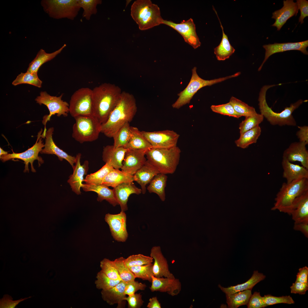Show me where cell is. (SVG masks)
I'll return each instance as SVG.
<instances>
[{
    "mask_svg": "<svg viewBox=\"0 0 308 308\" xmlns=\"http://www.w3.org/2000/svg\"><path fill=\"white\" fill-rule=\"evenodd\" d=\"M137 110L135 99L131 94L122 92L118 103L106 121L101 124V133L112 137L125 124L131 121Z\"/></svg>",
    "mask_w": 308,
    "mask_h": 308,
    "instance_id": "6da1fadb",
    "label": "cell"
},
{
    "mask_svg": "<svg viewBox=\"0 0 308 308\" xmlns=\"http://www.w3.org/2000/svg\"><path fill=\"white\" fill-rule=\"evenodd\" d=\"M92 90L94 116L102 124L118 103L122 92L119 86L109 83L102 84Z\"/></svg>",
    "mask_w": 308,
    "mask_h": 308,
    "instance_id": "7a4b0ae2",
    "label": "cell"
},
{
    "mask_svg": "<svg viewBox=\"0 0 308 308\" xmlns=\"http://www.w3.org/2000/svg\"><path fill=\"white\" fill-rule=\"evenodd\" d=\"M276 85H266L261 89L258 99V106L260 114L269 123L273 125L295 126L296 122L292 115L294 111L304 102L301 99L285 107L280 113L274 112L268 105L266 100V93L270 88Z\"/></svg>",
    "mask_w": 308,
    "mask_h": 308,
    "instance_id": "3957f363",
    "label": "cell"
},
{
    "mask_svg": "<svg viewBox=\"0 0 308 308\" xmlns=\"http://www.w3.org/2000/svg\"><path fill=\"white\" fill-rule=\"evenodd\" d=\"M131 15L140 30H145L162 24L160 9L150 0H137L131 8Z\"/></svg>",
    "mask_w": 308,
    "mask_h": 308,
    "instance_id": "277c9868",
    "label": "cell"
},
{
    "mask_svg": "<svg viewBox=\"0 0 308 308\" xmlns=\"http://www.w3.org/2000/svg\"><path fill=\"white\" fill-rule=\"evenodd\" d=\"M181 150L177 146L166 149L152 148L145 153L147 161L160 173L172 174L179 164Z\"/></svg>",
    "mask_w": 308,
    "mask_h": 308,
    "instance_id": "5b68a950",
    "label": "cell"
},
{
    "mask_svg": "<svg viewBox=\"0 0 308 308\" xmlns=\"http://www.w3.org/2000/svg\"><path fill=\"white\" fill-rule=\"evenodd\" d=\"M308 190V179L303 178L290 183H283L277 193L271 210H277L290 215L292 204L298 196Z\"/></svg>",
    "mask_w": 308,
    "mask_h": 308,
    "instance_id": "8992f818",
    "label": "cell"
},
{
    "mask_svg": "<svg viewBox=\"0 0 308 308\" xmlns=\"http://www.w3.org/2000/svg\"><path fill=\"white\" fill-rule=\"evenodd\" d=\"M72 137L81 143L97 140L101 133L102 124L94 116H79L74 118Z\"/></svg>",
    "mask_w": 308,
    "mask_h": 308,
    "instance_id": "52a82bcc",
    "label": "cell"
},
{
    "mask_svg": "<svg viewBox=\"0 0 308 308\" xmlns=\"http://www.w3.org/2000/svg\"><path fill=\"white\" fill-rule=\"evenodd\" d=\"M197 68L194 67L192 70V75L190 81L185 88L178 94L179 97L172 106L179 109L187 104L190 103L193 96L200 89L206 86L223 82L226 80L239 76L240 72H236L231 75L211 80H205L200 77L196 72Z\"/></svg>",
    "mask_w": 308,
    "mask_h": 308,
    "instance_id": "ba28073f",
    "label": "cell"
},
{
    "mask_svg": "<svg viewBox=\"0 0 308 308\" xmlns=\"http://www.w3.org/2000/svg\"><path fill=\"white\" fill-rule=\"evenodd\" d=\"M40 3L44 11L55 19L73 20L81 8L78 0H42Z\"/></svg>",
    "mask_w": 308,
    "mask_h": 308,
    "instance_id": "9c48e42d",
    "label": "cell"
},
{
    "mask_svg": "<svg viewBox=\"0 0 308 308\" xmlns=\"http://www.w3.org/2000/svg\"><path fill=\"white\" fill-rule=\"evenodd\" d=\"M69 113L74 118L79 116H94L92 90L82 88L76 91L70 99Z\"/></svg>",
    "mask_w": 308,
    "mask_h": 308,
    "instance_id": "30bf717a",
    "label": "cell"
},
{
    "mask_svg": "<svg viewBox=\"0 0 308 308\" xmlns=\"http://www.w3.org/2000/svg\"><path fill=\"white\" fill-rule=\"evenodd\" d=\"M42 129L38 133L37 138L35 144L31 148L28 149L25 151L19 153H16L14 152L11 154H8L2 155L0 157L1 160L3 162L14 159H17L23 161L25 164V169L24 171V172H29V164L30 163L31 165V171L33 172H36V170L33 167V163L36 160H38L39 165L44 163V161L42 158L38 156V154L44 147L43 140L41 137V133Z\"/></svg>",
    "mask_w": 308,
    "mask_h": 308,
    "instance_id": "8fae6325",
    "label": "cell"
},
{
    "mask_svg": "<svg viewBox=\"0 0 308 308\" xmlns=\"http://www.w3.org/2000/svg\"><path fill=\"white\" fill-rule=\"evenodd\" d=\"M62 96L63 94L59 97L51 96L45 91H41L40 95L35 99L37 103L40 105H45L49 111V114L44 116L43 118L42 123L45 125L44 129H46V122L50 120L52 115L57 114L58 117L61 115L64 117L68 116L69 113V104L62 100Z\"/></svg>",
    "mask_w": 308,
    "mask_h": 308,
    "instance_id": "7c38bea8",
    "label": "cell"
},
{
    "mask_svg": "<svg viewBox=\"0 0 308 308\" xmlns=\"http://www.w3.org/2000/svg\"><path fill=\"white\" fill-rule=\"evenodd\" d=\"M152 148H169L177 146L180 135L173 130H166L152 132L141 131Z\"/></svg>",
    "mask_w": 308,
    "mask_h": 308,
    "instance_id": "4fadbf2b",
    "label": "cell"
},
{
    "mask_svg": "<svg viewBox=\"0 0 308 308\" xmlns=\"http://www.w3.org/2000/svg\"><path fill=\"white\" fill-rule=\"evenodd\" d=\"M162 24L170 27L182 36L185 41L195 49L200 46L201 43L197 35L195 25L192 19L183 20L180 23L163 19Z\"/></svg>",
    "mask_w": 308,
    "mask_h": 308,
    "instance_id": "5bb4252c",
    "label": "cell"
},
{
    "mask_svg": "<svg viewBox=\"0 0 308 308\" xmlns=\"http://www.w3.org/2000/svg\"><path fill=\"white\" fill-rule=\"evenodd\" d=\"M105 220L109 226L111 234L115 240L124 242L127 240L128 234L126 229V216L125 212L115 214L108 213Z\"/></svg>",
    "mask_w": 308,
    "mask_h": 308,
    "instance_id": "9a60e30c",
    "label": "cell"
},
{
    "mask_svg": "<svg viewBox=\"0 0 308 308\" xmlns=\"http://www.w3.org/2000/svg\"><path fill=\"white\" fill-rule=\"evenodd\" d=\"M147 151L143 150H128L126 152L121 168V171L133 175L146 163Z\"/></svg>",
    "mask_w": 308,
    "mask_h": 308,
    "instance_id": "2e32d148",
    "label": "cell"
},
{
    "mask_svg": "<svg viewBox=\"0 0 308 308\" xmlns=\"http://www.w3.org/2000/svg\"><path fill=\"white\" fill-rule=\"evenodd\" d=\"M308 46V40L295 42L283 43H275L273 44L264 45L263 47L265 50L264 59L259 67L258 70L260 71L264 63L272 55L275 53L290 50H298L305 54L308 55L307 48Z\"/></svg>",
    "mask_w": 308,
    "mask_h": 308,
    "instance_id": "e0dca14e",
    "label": "cell"
},
{
    "mask_svg": "<svg viewBox=\"0 0 308 308\" xmlns=\"http://www.w3.org/2000/svg\"><path fill=\"white\" fill-rule=\"evenodd\" d=\"M151 283L149 289L152 292L167 293L171 296H174L179 294L181 289V282L175 277H157L153 275Z\"/></svg>",
    "mask_w": 308,
    "mask_h": 308,
    "instance_id": "ac0fdd59",
    "label": "cell"
},
{
    "mask_svg": "<svg viewBox=\"0 0 308 308\" xmlns=\"http://www.w3.org/2000/svg\"><path fill=\"white\" fill-rule=\"evenodd\" d=\"M81 154L78 153L76 157L75 165L72 167L73 174L70 175L67 182L70 186L72 191L78 195L80 194V189L83 185L82 182L84 180V176L87 174L88 170V161H84L81 165L80 159Z\"/></svg>",
    "mask_w": 308,
    "mask_h": 308,
    "instance_id": "d6986e66",
    "label": "cell"
},
{
    "mask_svg": "<svg viewBox=\"0 0 308 308\" xmlns=\"http://www.w3.org/2000/svg\"><path fill=\"white\" fill-rule=\"evenodd\" d=\"M150 256L154 260L153 266L154 276L157 277H175L169 270L167 261L163 255L160 246L153 247Z\"/></svg>",
    "mask_w": 308,
    "mask_h": 308,
    "instance_id": "ffe728a7",
    "label": "cell"
},
{
    "mask_svg": "<svg viewBox=\"0 0 308 308\" xmlns=\"http://www.w3.org/2000/svg\"><path fill=\"white\" fill-rule=\"evenodd\" d=\"M303 143L295 142L290 144L284 151L283 158L291 162L298 161L308 169V151Z\"/></svg>",
    "mask_w": 308,
    "mask_h": 308,
    "instance_id": "44dd1931",
    "label": "cell"
},
{
    "mask_svg": "<svg viewBox=\"0 0 308 308\" xmlns=\"http://www.w3.org/2000/svg\"><path fill=\"white\" fill-rule=\"evenodd\" d=\"M54 131L53 127L49 128L46 131L44 148L40 152L41 154H54L56 155L58 159L62 161L63 159L66 160L73 167L75 163L76 157L68 154L59 148L53 141L52 135Z\"/></svg>",
    "mask_w": 308,
    "mask_h": 308,
    "instance_id": "7402d4cb",
    "label": "cell"
},
{
    "mask_svg": "<svg viewBox=\"0 0 308 308\" xmlns=\"http://www.w3.org/2000/svg\"><path fill=\"white\" fill-rule=\"evenodd\" d=\"M283 5L281 9L272 13L271 18L275 20V22L271 26L276 27L278 31L289 19L296 16L298 11L297 4L293 0H284Z\"/></svg>",
    "mask_w": 308,
    "mask_h": 308,
    "instance_id": "603a6c76",
    "label": "cell"
},
{
    "mask_svg": "<svg viewBox=\"0 0 308 308\" xmlns=\"http://www.w3.org/2000/svg\"><path fill=\"white\" fill-rule=\"evenodd\" d=\"M126 282L121 281L113 287L107 290H102V299L110 305L117 304V308L124 307L126 295L124 291Z\"/></svg>",
    "mask_w": 308,
    "mask_h": 308,
    "instance_id": "cb8c5ba5",
    "label": "cell"
},
{
    "mask_svg": "<svg viewBox=\"0 0 308 308\" xmlns=\"http://www.w3.org/2000/svg\"><path fill=\"white\" fill-rule=\"evenodd\" d=\"M115 196L121 208V211L128 210L127 203L128 197L132 194H139L141 189L137 187L133 182L123 183L113 189Z\"/></svg>",
    "mask_w": 308,
    "mask_h": 308,
    "instance_id": "d4e9b609",
    "label": "cell"
},
{
    "mask_svg": "<svg viewBox=\"0 0 308 308\" xmlns=\"http://www.w3.org/2000/svg\"><path fill=\"white\" fill-rule=\"evenodd\" d=\"M290 215L294 222L308 221V190L294 200Z\"/></svg>",
    "mask_w": 308,
    "mask_h": 308,
    "instance_id": "484cf974",
    "label": "cell"
},
{
    "mask_svg": "<svg viewBox=\"0 0 308 308\" xmlns=\"http://www.w3.org/2000/svg\"><path fill=\"white\" fill-rule=\"evenodd\" d=\"M281 165L283 170V177L290 183L303 178L308 179V169L303 166L295 164L283 158Z\"/></svg>",
    "mask_w": 308,
    "mask_h": 308,
    "instance_id": "4316f807",
    "label": "cell"
},
{
    "mask_svg": "<svg viewBox=\"0 0 308 308\" xmlns=\"http://www.w3.org/2000/svg\"><path fill=\"white\" fill-rule=\"evenodd\" d=\"M127 149L123 147L115 148L113 145L105 147L102 152V160L110 163L116 169H121L125 153Z\"/></svg>",
    "mask_w": 308,
    "mask_h": 308,
    "instance_id": "83f0119b",
    "label": "cell"
},
{
    "mask_svg": "<svg viewBox=\"0 0 308 308\" xmlns=\"http://www.w3.org/2000/svg\"><path fill=\"white\" fill-rule=\"evenodd\" d=\"M159 171L147 161L145 164L133 175V181L141 186L142 193L145 194L146 185L149 183L153 178L159 173Z\"/></svg>",
    "mask_w": 308,
    "mask_h": 308,
    "instance_id": "f1b7e54d",
    "label": "cell"
},
{
    "mask_svg": "<svg viewBox=\"0 0 308 308\" xmlns=\"http://www.w3.org/2000/svg\"><path fill=\"white\" fill-rule=\"evenodd\" d=\"M85 192L93 191L96 193L98 195L97 200L101 202L106 200L113 206H115L119 204L116 198L113 189H109L108 187L104 184L90 185L83 184L81 187Z\"/></svg>",
    "mask_w": 308,
    "mask_h": 308,
    "instance_id": "f546056e",
    "label": "cell"
},
{
    "mask_svg": "<svg viewBox=\"0 0 308 308\" xmlns=\"http://www.w3.org/2000/svg\"><path fill=\"white\" fill-rule=\"evenodd\" d=\"M266 277L263 273L255 270L254 271L250 278L245 283L226 288L222 286L220 284L218 285V287L226 294H231L245 290H252L256 285L264 280Z\"/></svg>",
    "mask_w": 308,
    "mask_h": 308,
    "instance_id": "4dcf8cb0",
    "label": "cell"
},
{
    "mask_svg": "<svg viewBox=\"0 0 308 308\" xmlns=\"http://www.w3.org/2000/svg\"><path fill=\"white\" fill-rule=\"evenodd\" d=\"M66 46V44H64L59 49L51 53H46L44 50L41 49L38 52L36 57L29 64L27 72L37 73L41 65L54 58Z\"/></svg>",
    "mask_w": 308,
    "mask_h": 308,
    "instance_id": "1f68e13d",
    "label": "cell"
},
{
    "mask_svg": "<svg viewBox=\"0 0 308 308\" xmlns=\"http://www.w3.org/2000/svg\"><path fill=\"white\" fill-rule=\"evenodd\" d=\"M213 9L218 19L222 31V37L221 41L219 44L214 48V52L218 60H224L228 58L234 53L235 49L231 45L227 36L225 33L223 28L217 12L214 7H213Z\"/></svg>",
    "mask_w": 308,
    "mask_h": 308,
    "instance_id": "d6a6232c",
    "label": "cell"
},
{
    "mask_svg": "<svg viewBox=\"0 0 308 308\" xmlns=\"http://www.w3.org/2000/svg\"><path fill=\"white\" fill-rule=\"evenodd\" d=\"M132 135L127 144L124 147L128 150H143L147 151L152 148L150 144L136 127L131 126Z\"/></svg>",
    "mask_w": 308,
    "mask_h": 308,
    "instance_id": "836d02e7",
    "label": "cell"
},
{
    "mask_svg": "<svg viewBox=\"0 0 308 308\" xmlns=\"http://www.w3.org/2000/svg\"><path fill=\"white\" fill-rule=\"evenodd\" d=\"M133 181V175L114 169L106 176L102 184L114 188L123 183Z\"/></svg>",
    "mask_w": 308,
    "mask_h": 308,
    "instance_id": "e575fe53",
    "label": "cell"
},
{
    "mask_svg": "<svg viewBox=\"0 0 308 308\" xmlns=\"http://www.w3.org/2000/svg\"><path fill=\"white\" fill-rule=\"evenodd\" d=\"M167 176L166 174L159 173L156 175L149 183L147 189L149 193H154L158 195L162 201L165 199V188Z\"/></svg>",
    "mask_w": 308,
    "mask_h": 308,
    "instance_id": "d590c367",
    "label": "cell"
},
{
    "mask_svg": "<svg viewBox=\"0 0 308 308\" xmlns=\"http://www.w3.org/2000/svg\"><path fill=\"white\" fill-rule=\"evenodd\" d=\"M261 131L260 127L257 126L240 134L239 139L235 141V144L238 147L246 148L250 145L257 142Z\"/></svg>",
    "mask_w": 308,
    "mask_h": 308,
    "instance_id": "8d00e7d4",
    "label": "cell"
},
{
    "mask_svg": "<svg viewBox=\"0 0 308 308\" xmlns=\"http://www.w3.org/2000/svg\"><path fill=\"white\" fill-rule=\"evenodd\" d=\"M252 295V290H247L231 294H226V303L229 308H237L247 305Z\"/></svg>",
    "mask_w": 308,
    "mask_h": 308,
    "instance_id": "74e56055",
    "label": "cell"
},
{
    "mask_svg": "<svg viewBox=\"0 0 308 308\" xmlns=\"http://www.w3.org/2000/svg\"><path fill=\"white\" fill-rule=\"evenodd\" d=\"M114 169L108 163L105 164L96 172L86 175L84 181L90 185H98L102 184L106 176Z\"/></svg>",
    "mask_w": 308,
    "mask_h": 308,
    "instance_id": "f35d334b",
    "label": "cell"
},
{
    "mask_svg": "<svg viewBox=\"0 0 308 308\" xmlns=\"http://www.w3.org/2000/svg\"><path fill=\"white\" fill-rule=\"evenodd\" d=\"M131 126L127 123L121 127L113 137L115 148L125 147L129 141L132 135Z\"/></svg>",
    "mask_w": 308,
    "mask_h": 308,
    "instance_id": "ab89813d",
    "label": "cell"
},
{
    "mask_svg": "<svg viewBox=\"0 0 308 308\" xmlns=\"http://www.w3.org/2000/svg\"><path fill=\"white\" fill-rule=\"evenodd\" d=\"M42 83V81L38 78L37 73L28 72L21 73L18 75L12 83L15 86L21 84H28L38 88L41 87Z\"/></svg>",
    "mask_w": 308,
    "mask_h": 308,
    "instance_id": "60d3db41",
    "label": "cell"
},
{
    "mask_svg": "<svg viewBox=\"0 0 308 308\" xmlns=\"http://www.w3.org/2000/svg\"><path fill=\"white\" fill-rule=\"evenodd\" d=\"M229 102L232 106L235 111L241 116L246 117L254 116L256 114L255 109L253 107L237 98L232 96Z\"/></svg>",
    "mask_w": 308,
    "mask_h": 308,
    "instance_id": "b9f144b4",
    "label": "cell"
},
{
    "mask_svg": "<svg viewBox=\"0 0 308 308\" xmlns=\"http://www.w3.org/2000/svg\"><path fill=\"white\" fill-rule=\"evenodd\" d=\"M102 2L101 0H78L79 6L83 10L82 17L87 20H90L92 15L97 13V6L101 4Z\"/></svg>",
    "mask_w": 308,
    "mask_h": 308,
    "instance_id": "7bdbcfd3",
    "label": "cell"
},
{
    "mask_svg": "<svg viewBox=\"0 0 308 308\" xmlns=\"http://www.w3.org/2000/svg\"><path fill=\"white\" fill-rule=\"evenodd\" d=\"M153 266V264L151 263L141 266L132 267L129 268L134 274L135 278L151 282L152 276H154Z\"/></svg>",
    "mask_w": 308,
    "mask_h": 308,
    "instance_id": "ee69618b",
    "label": "cell"
},
{
    "mask_svg": "<svg viewBox=\"0 0 308 308\" xmlns=\"http://www.w3.org/2000/svg\"><path fill=\"white\" fill-rule=\"evenodd\" d=\"M96 278L95 284L96 288L104 290L113 287L121 281L111 279L101 270L97 273Z\"/></svg>",
    "mask_w": 308,
    "mask_h": 308,
    "instance_id": "f6af8a7d",
    "label": "cell"
},
{
    "mask_svg": "<svg viewBox=\"0 0 308 308\" xmlns=\"http://www.w3.org/2000/svg\"><path fill=\"white\" fill-rule=\"evenodd\" d=\"M100 267L101 271L109 278L121 280L114 261L104 258L100 262Z\"/></svg>",
    "mask_w": 308,
    "mask_h": 308,
    "instance_id": "bcb514c9",
    "label": "cell"
},
{
    "mask_svg": "<svg viewBox=\"0 0 308 308\" xmlns=\"http://www.w3.org/2000/svg\"><path fill=\"white\" fill-rule=\"evenodd\" d=\"M153 258L150 256H147L142 254L133 255L125 258L124 263L127 268L151 264L153 262Z\"/></svg>",
    "mask_w": 308,
    "mask_h": 308,
    "instance_id": "7dc6e473",
    "label": "cell"
},
{
    "mask_svg": "<svg viewBox=\"0 0 308 308\" xmlns=\"http://www.w3.org/2000/svg\"><path fill=\"white\" fill-rule=\"evenodd\" d=\"M264 118L262 115L258 113L254 116L246 117L240 124V134L259 125L263 121Z\"/></svg>",
    "mask_w": 308,
    "mask_h": 308,
    "instance_id": "c3c4849f",
    "label": "cell"
},
{
    "mask_svg": "<svg viewBox=\"0 0 308 308\" xmlns=\"http://www.w3.org/2000/svg\"><path fill=\"white\" fill-rule=\"evenodd\" d=\"M125 259L121 257L116 259L114 261L121 280L127 282L135 280L136 278L129 268L125 266L124 263Z\"/></svg>",
    "mask_w": 308,
    "mask_h": 308,
    "instance_id": "681fc988",
    "label": "cell"
},
{
    "mask_svg": "<svg viewBox=\"0 0 308 308\" xmlns=\"http://www.w3.org/2000/svg\"><path fill=\"white\" fill-rule=\"evenodd\" d=\"M210 108L213 112L224 115L238 118L241 117L235 111L232 106L229 102L224 104L212 105L211 106Z\"/></svg>",
    "mask_w": 308,
    "mask_h": 308,
    "instance_id": "f907efd6",
    "label": "cell"
},
{
    "mask_svg": "<svg viewBox=\"0 0 308 308\" xmlns=\"http://www.w3.org/2000/svg\"><path fill=\"white\" fill-rule=\"evenodd\" d=\"M265 303L268 306L278 303L294 304L295 302L290 295L276 297L271 295H264L263 297Z\"/></svg>",
    "mask_w": 308,
    "mask_h": 308,
    "instance_id": "816d5d0a",
    "label": "cell"
},
{
    "mask_svg": "<svg viewBox=\"0 0 308 308\" xmlns=\"http://www.w3.org/2000/svg\"><path fill=\"white\" fill-rule=\"evenodd\" d=\"M147 287L145 283L139 282L135 280L126 282L124 293L125 295H131L139 290H144Z\"/></svg>",
    "mask_w": 308,
    "mask_h": 308,
    "instance_id": "f5cc1de1",
    "label": "cell"
},
{
    "mask_svg": "<svg viewBox=\"0 0 308 308\" xmlns=\"http://www.w3.org/2000/svg\"><path fill=\"white\" fill-rule=\"evenodd\" d=\"M247 305L248 308H264L268 306L265 303L260 293L257 291L251 295Z\"/></svg>",
    "mask_w": 308,
    "mask_h": 308,
    "instance_id": "db71d44e",
    "label": "cell"
},
{
    "mask_svg": "<svg viewBox=\"0 0 308 308\" xmlns=\"http://www.w3.org/2000/svg\"><path fill=\"white\" fill-rule=\"evenodd\" d=\"M124 299L128 302V308H140L144 303L141 293L128 295Z\"/></svg>",
    "mask_w": 308,
    "mask_h": 308,
    "instance_id": "11a10c76",
    "label": "cell"
},
{
    "mask_svg": "<svg viewBox=\"0 0 308 308\" xmlns=\"http://www.w3.org/2000/svg\"><path fill=\"white\" fill-rule=\"evenodd\" d=\"M31 297V296H30L28 297L23 299L22 298L18 300L13 301L12 298L11 296L7 294L3 296V297L0 299V307L1 308H15L21 302Z\"/></svg>",
    "mask_w": 308,
    "mask_h": 308,
    "instance_id": "9f6ffc18",
    "label": "cell"
},
{
    "mask_svg": "<svg viewBox=\"0 0 308 308\" xmlns=\"http://www.w3.org/2000/svg\"><path fill=\"white\" fill-rule=\"evenodd\" d=\"M298 9L300 11V15L299 19V22L302 24L304 22L303 20L308 16V1L306 0H297Z\"/></svg>",
    "mask_w": 308,
    "mask_h": 308,
    "instance_id": "6f0895ef",
    "label": "cell"
},
{
    "mask_svg": "<svg viewBox=\"0 0 308 308\" xmlns=\"http://www.w3.org/2000/svg\"><path fill=\"white\" fill-rule=\"evenodd\" d=\"M292 293L305 294L308 290V283H303L296 282L290 287Z\"/></svg>",
    "mask_w": 308,
    "mask_h": 308,
    "instance_id": "680465c9",
    "label": "cell"
},
{
    "mask_svg": "<svg viewBox=\"0 0 308 308\" xmlns=\"http://www.w3.org/2000/svg\"><path fill=\"white\" fill-rule=\"evenodd\" d=\"M299 130L297 131L296 135L299 140V141L305 143L306 145L308 144V126L307 125L298 126Z\"/></svg>",
    "mask_w": 308,
    "mask_h": 308,
    "instance_id": "91938a15",
    "label": "cell"
},
{
    "mask_svg": "<svg viewBox=\"0 0 308 308\" xmlns=\"http://www.w3.org/2000/svg\"><path fill=\"white\" fill-rule=\"evenodd\" d=\"M299 272L296 275L295 281L302 283H308V268L305 266L299 268Z\"/></svg>",
    "mask_w": 308,
    "mask_h": 308,
    "instance_id": "94428289",
    "label": "cell"
},
{
    "mask_svg": "<svg viewBox=\"0 0 308 308\" xmlns=\"http://www.w3.org/2000/svg\"><path fill=\"white\" fill-rule=\"evenodd\" d=\"M293 229L301 232L306 238H308V221L294 222Z\"/></svg>",
    "mask_w": 308,
    "mask_h": 308,
    "instance_id": "6125c7cd",
    "label": "cell"
},
{
    "mask_svg": "<svg viewBox=\"0 0 308 308\" xmlns=\"http://www.w3.org/2000/svg\"><path fill=\"white\" fill-rule=\"evenodd\" d=\"M147 307L148 308H161L160 303L156 297L150 298Z\"/></svg>",
    "mask_w": 308,
    "mask_h": 308,
    "instance_id": "be15d7a7",
    "label": "cell"
},
{
    "mask_svg": "<svg viewBox=\"0 0 308 308\" xmlns=\"http://www.w3.org/2000/svg\"><path fill=\"white\" fill-rule=\"evenodd\" d=\"M8 154V152L4 151L1 147H0V157L3 155Z\"/></svg>",
    "mask_w": 308,
    "mask_h": 308,
    "instance_id": "e7e4bbea",
    "label": "cell"
}]
</instances>
